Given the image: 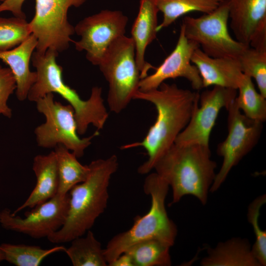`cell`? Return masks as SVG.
Returning a JSON list of instances; mask_svg holds the SVG:
<instances>
[{"label": "cell", "mask_w": 266, "mask_h": 266, "mask_svg": "<svg viewBox=\"0 0 266 266\" xmlns=\"http://www.w3.org/2000/svg\"><path fill=\"white\" fill-rule=\"evenodd\" d=\"M200 93L180 88L175 84L162 83L158 88L142 92L138 90L133 99L154 104L157 117L144 139L140 142L123 145L121 149L142 147L148 159L137 168L140 174L149 173L158 159L174 143L188 125L199 104Z\"/></svg>", "instance_id": "6da1fadb"}, {"label": "cell", "mask_w": 266, "mask_h": 266, "mask_svg": "<svg viewBox=\"0 0 266 266\" xmlns=\"http://www.w3.org/2000/svg\"><path fill=\"white\" fill-rule=\"evenodd\" d=\"M216 167L209 146L174 143L158 159L153 169L171 187L170 204L192 195L205 205Z\"/></svg>", "instance_id": "7a4b0ae2"}, {"label": "cell", "mask_w": 266, "mask_h": 266, "mask_svg": "<svg viewBox=\"0 0 266 266\" xmlns=\"http://www.w3.org/2000/svg\"><path fill=\"white\" fill-rule=\"evenodd\" d=\"M88 166L90 170L87 179L68 193L69 207L64 225L47 237L52 243L68 242L83 236L106 208L108 188L112 175L118 169V158L112 155L93 161Z\"/></svg>", "instance_id": "3957f363"}, {"label": "cell", "mask_w": 266, "mask_h": 266, "mask_svg": "<svg viewBox=\"0 0 266 266\" xmlns=\"http://www.w3.org/2000/svg\"><path fill=\"white\" fill-rule=\"evenodd\" d=\"M169 187L155 172L147 176L143 190L151 197L149 210L142 216H136L130 229L117 234L109 241L104 249L107 265L132 246L146 239H158L170 247L174 245L177 229L169 218L165 205Z\"/></svg>", "instance_id": "277c9868"}, {"label": "cell", "mask_w": 266, "mask_h": 266, "mask_svg": "<svg viewBox=\"0 0 266 266\" xmlns=\"http://www.w3.org/2000/svg\"><path fill=\"white\" fill-rule=\"evenodd\" d=\"M98 66L108 83L107 100L110 110L119 113L133 100L141 79L132 38L125 35L115 40Z\"/></svg>", "instance_id": "5b68a950"}, {"label": "cell", "mask_w": 266, "mask_h": 266, "mask_svg": "<svg viewBox=\"0 0 266 266\" xmlns=\"http://www.w3.org/2000/svg\"><path fill=\"white\" fill-rule=\"evenodd\" d=\"M35 102L37 110L45 118V122L34 130L37 145L49 148L62 144L77 158L82 157L92 139L99 135V131L90 136L80 138L73 108L69 104L55 100L53 93L46 95Z\"/></svg>", "instance_id": "8992f818"}, {"label": "cell", "mask_w": 266, "mask_h": 266, "mask_svg": "<svg viewBox=\"0 0 266 266\" xmlns=\"http://www.w3.org/2000/svg\"><path fill=\"white\" fill-rule=\"evenodd\" d=\"M228 0H223L212 12L198 17L186 16L181 27L186 38L214 58L238 59L248 46L231 35L228 29Z\"/></svg>", "instance_id": "52a82bcc"}, {"label": "cell", "mask_w": 266, "mask_h": 266, "mask_svg": "<svg viewBox=\"0 0 266 266\" xmlns=\"http://www.w3.org/2000/svg\"><path fill=\"white\" fill-rule=\"evenodd\" d=\"M87 0H35V13L29 22L32 34L37 39L36 51L43 54L48 49L58 53L67 50L72 42L74 27L68 21L71 7H78Z\"/></svg>", "instance_id": "ba28073f"}, {"label": "cell", "mask_w": 266, "mask_h": 266, "mask_svg": "<svg viewBox=\"0 0 266 266\" xmlns=\"http://www.w3.org/2000/svg\"><path fill=\"white\" fill-rule=\"evenodd\" d=\"M226 109L228 134L217 147V153L223 158V162L210 188L211 193L219 189L233 167L256 145L263 128V123L249 119L241 112L235 99Z\"/></svg>", "instance_id": "9c48e42d"}, {"label": "cell", "mask_w": 266, "mask_h": 266, "mask_svg": "<svg viewBox=\"0 0 266 266\" xmlns=\"http://www.w3.org/2000/svg\"><path fill=\"white\" fill-rule=\"evenodd\" d=\"M128 17L119 10H102L86 17L74 27L80 40L73 41L75 49L85 51L87 59L98 66L110 45L125 35Z\"/></svg>", "instance_id": "30bf717a"}, {"label": "cell", "mask_w": 266, "mask_h": 266, "mask_svg": "<svg viewBox=\"0 0 266 266\" xmlns=\"http://www.w3.org/2000/svg\"><path fill=\"white\" fill-rule=\"evenodd\" d=\"M69 196L57 193L48 200L24 213V217L13 215L8 208L0 211V224L5 230L29 235L34 238L46 237L59 230L67 214Z\"/></svg>", "instance_id": "8fae6325"}, {"label": "cell", "mask_w": 266, "mask_h": 266, "mask_svg": "<svg viewBox=\"0 0 266 266\" xmlns=\"http://www.w3.org/2000/svg\"><path fill=\"white\" fill-rule=\"evenodd\" d=\"M237 90L214 86L200 94L199 104L185 129L174 143L196 144L209 146L211 131L220 110L227 108L235 99Z\"/></svg>", "instance_id": "7c38bea8"}, {"label": "cell", "mask_w": 266, "mask_h": 266, "mask_svg": "<svg viewBox=\"0 0 266 266\" xmlns=\"http://www.w3.org/2000/svg\"><path fill=\"white\" fill-rule=\"evenodd\" d=\"M200 48L195 42L189 40L180 27L179 35L175 48L164 62L151 75L141 79L139 91L146 92L158 88L168 79L183 77L186 79L195 90L201 89V78L196 66L191 62L195 50Z\"/></svg>", "instance_id": "4fadbf2b"}, {"label": "cell", "mask_w": 266, "mask_h": 266, "mask_svg": "<svg viewBox=\"0 0 266 266\" xmlns=\"http://www.w3.org/2000/svg\"><path fill=\"white\" fill-rule=\"evenodd\" d=\"M191 62L197 68L203 88L217 86L237 90L244 76L237 59L214 58L196 49Z\"/></svg>", "instance_id": "5bb4252c"}, {"label": "cell", "mask_w": 266, "mask_h": 266, "mask_svg": "<svg viewBox=\"0 0 266 266\" xmlns=\"http://www.w3.org/2000/svg\"><path fill=\"white\" fill-rule=\"evenodd\" d=\"M230 27L237 41L249 46L253 36L266 30V0H228Z\"/></svg>", "instance_id": "9a60e30c"}, {"label": "cell", "mask_w": 266, "mask_h": 266, "mask_svg": "<svg viewBox=\"0 0 266 266\" xmlns=\"http://www.w3.org/2000/svg\"><path fill=\"white\" fill-rule=\"evenodd\" d=\"M159 9L155 0H140L137 16L133 25L131 35L135 47V61L141 79L148 75V71L155 68L145 60L147 46L156 38Z\"/></svg>", "instance_id": "2e32d148"}, {"label": "cell", "mask_w": 266, "mask_h": 266, "mask_svg": "<svg viewBox=\"0 0 266 266\" xmlns=\"http://www.w3.org/2000/svg\"><path fill=\"white\" fill-rule=\"evenodd\" d=\"M33 169L36 182L25 201L12 212L16 215L26 208H32L55 196L58 191L59 179L55 151L47 155H38L34 159Z\"/></svg>", "instance_id": "e0dca14e"}, {"label": "cell", "mask_w": 266, "mask_h": 266, "mask_svg": "<svg viewBox=\"0 0 266 266\" xmlns=\"http://www.w3.org/2000/svg\"><path fill=\"white\" fill-rule=\"evenodd\" d=\"M36 45L37 39L32 34L19 45L0 52V59L9 66L15 77L16 96L20 101L27 99L29 91L36 79V72L30 68V62Z\"/></svg>", "instance_id": "ac0fdd59"}, {"label": "cell", "mask_w": 266, "mask_h": 266, "mask_svg": "<svg viewBox=\"0 0 266 266\" xmlns=\"http://www.w3.org/2000/svg\"><path fill=\"white\" fill-rule=\"evenodd\" d=\"M202 266H261L255 258L247 239L233 237L208 247L207 255L200 261Z\"/></svg>", "instance_id": "d6986e66"}, {"label": "cell", "mask_w": 266, "mask_h": 266, "mask_svg": "<svg viewBox=\"0 0 266 266\" xmlns=\"http://www.w3.org/2000/svg\"><path fill=\"white\" fill-rule=\"evenodd\" d=\"M59 184L57 194L65 196L76 185L84 181L90 173L88 165H82L75 155L62 144L55 147Z\"/></svg>", "instance_id": "ffe728a7"}, {"label": "cell", "mask_w": 266, "mask_h": 266, "mask_svg": "<svg viewBox=\"0 0 266 266\" xmlns=\"http://www.w3.org/2000/svg\"><path fill=\"white\" fill-rule=\"evenodd\" d=\"M71 245L65 252L73 266H106L104 249L89 230L85 236H79L72 239Z\"/></svg>", "instance_id": "44dd1931"}, {"label": "cell", "mask_w": 266, "mask_h": 266, "mask_svg": "<svg viewBox=\"0 0 266 266\" xmlns=\"http://www.w3.org/2000/svg\"><path fill=\"white\" fill-rule=\"evenodd\" d=\"M223 0H155L163 19L158 26V32L166 28L181 16L193 11L203 14L215 10Z\"/></svg>", "instance_id": "7402d4cb"}, {"label": "cell", "mask_w": 266, "mask_h": 266, "mask_svg": "<svg viewBox=\"0 0 266 266\" xmlns=\"http://www.w3.org/2000/svg\"><path fill=\"white\" fill-rule=\"evenodd\" d=\"M170 247L158 239H149L135 243L125 252L131 256L134 266H169Z\"/></svg>", "instance_id": "603a6c76"}, {"label": "cell", "mask_w": 266, "mask_h": 266, "mask_svg": "<svg viewBox=\"0 0 266 266\" xmlns=\"http://www.w3.org/2000/svg\"><path fill=\"white\" fill-rule=\"evenodd\" d=\"M63 246L43 249L39 246L24 244L1 243L0 250L4 260L16 266H38L48 256L57 252L65 251Z\"/></svg>", "instance_id": "cb8c5ba5"}, {"label": "cell", "mask_w": 266, "mask_h": 266, "mask_svg": "<svg viewBox=\"0 0 266 266\" xmlns=\"http://www.w3.org/2000/svg\"><path fill=\"white\" fill-rule=\"evenodd\" d=\"M235 99L239 109L247 118L264 123L266 120V98L256 90L252 78L244 74Z\"/></svg>", "instance_id": "d4e9b609"}, {"label": "cell", "mask_w": 266, "mask_h": 266, "mask_svg": "<svg viewBox=\"0 0 266 266\" xmlns=\"http://www.w3.org/2000/svg\"><path fill=\"white\" fill-rule=\"evenodd\" d=\"M237 59L243 73L255 80L260 93L266 98V51L248 46Z\"/></svg>", "instance_id": "484cf974"}, {"label": "cell", "mask_w": 266, "mask_h": 266, "mask_svg": "<svg viewBox=\"0 0 266 266\" xmlns=\"http://www.w3.org/2000/svg\"><path fill=\"white\" fill-rule=\"evenodd\" d=\"M31 34L29 22L26 18L0 17V52L19 45Z\"/></svg>", "instance_id": "4316f807"}, {"label": "cell", "mask_w": 266, "mask_h": 266, "mask_svg": "<svg viewBox=\"0 0 266 266\" xmlns=\"http://www.w3.org/2000/svg\"><path fill=\"white\" fill-rule=\"evenodd\" d=\"M266 202V194L257 197L249 205L247 212L248 221L253 227L256 238L251 250L261 266L266 265V231L261 229L259 218L261 208Z\"/></svg>", "instance_id": "83f0119b"}, {"label": "cell", "mask_w": 266, "mask_h": 266, "mask_svg": "<svg viewBox=\"0 0 266 266\" xmlns=\"http://www.w3.org/2000/svg\"><path fill=\"white\" fill-rule=\"evenodd\" d=\"M15 77L9 67L0 65V115L10 118L12 110L7 104L8 100L16 90Z\"/></svg>", "instance_id": "f1b7e54d"}, {"label": "cell", "mask_w": 266, "mask_h": 266, "mask_svg": "<svg viewBox=\"0 0 266 266\" xmlns=\"http://www.w3.org/2000/svg\"><path fill=\"white\" fill-rule=\"evenodd\" d=\"M26 0H4L0 3V13L4 11L11 12L14 16L26 18L22 7Z\"/></svg>", "instance_id": "f546056e"}, {"label": "cell", "mask_w": 266, "mask_h": 266, "mask_svg": "<svg viewBox=\"0 0 266 266\" xmlns=\"http://www.w3.org/2000/svg\"><path fill=\"white\" fill-rule=\"evenodd\" d=\"M109 266H134L131 256L124 252L108 264Z\"/></svg>", "instance_id": "4dcf8cb0"}, {"label": "cell", "mask_w": 266, "mask_h": 266, "mask_svg": "<svg viewBox=\"0 0 266 266\" xmlns=\"http://www.w3.org/2000/svg\"><path fill=\"white\" fill-rule=\"evenodd\" d=\"M3 261H4L3 255L2 252L0 250V263Z\"/></svg>", "instance_id": "1f68e13d"}, {"label": "cell", "mask_w": 266, "mask_h": 266, "mask_svg": "<svg viewBox=\"0 0 266 266\" xmlns=\"http://www.w3.org/2000/svg\"><path fill=\"white\" fill-rule=\"evenodd\" d=\"M4 0H0V2H2V1H3Z\"/></svg>", "instance_id": "d6a6232c"}]
</instances>
